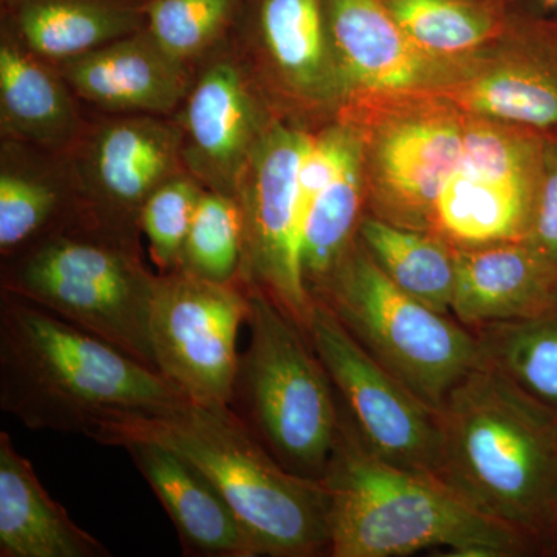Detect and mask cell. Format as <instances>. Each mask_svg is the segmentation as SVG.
<instances>
[{"mask_svg": "<svg viewBox=\"0 0 557 557\" xmlns=\"http://www.w3.org/2000/svg\"><path fill=\"white\" fill-rule=\"evenodd\" d=\"M188 401L159 370L0 292V409L30 431L90 437L113 418L160 416Z\"/></svg>", "mask_w": 557, "mask_h": 557, "instance_id": "1", "label": "cell"}, {"mask_svg": "<svg viewBox=\"0 0 557 557\" xmlns=\"http://www.w3.org/2000/svg\"><path fill=\"white\" fill-rule=\"evenodd\" d=\"M341 405V403H339ZM330 557H403L445 548L448 556L520 557L541 552L491 518L445 480L373 456L341 408L324 479Z\"/></svg>", "mask_w": 557, "mask_h": 557, "instance_id": "2", "label": "cell"}, {"mask_svg": "<svg viewBox=\"0 0 557 557\" xmlns=\"http://www.w3.org/2000/svg\"><path fill=\"white\" fill-rule=\"evenodd\" d=\"M438 413L440 478L541 553L556 552L557 418L480 362Z\"/></svg>", "mask_w": 557, "mask_h": 557, "instance_id": "3", "label": "cell"}, {"mask_svg": "<svg viewBox=\"0 0 557 557\" xmlns=\"http://www.w3.org/2000/svg\"><path fill=\"white\" fill-rule=\"evenodd\" d=\"M89 438L116 448L159 443L188 458L225 497L260 556H329L324 483L282 467L230 406L188 401L160 416L113 418Z\"/></svg>", "mask_w": 557, "mask_h": 557, "instance_id": "4", "label": "cell"}, {"mask_svg": "<svg viewBox=\"0 0 557 557\" xmlns=\"http://www.w3.org/2000/svg\"><path fill=\"white\" fill-rule=\"evenodd\" d=\"M157 276L143 262L141 245L73 223L2 259L0 292L30 300L156 369L150 311Z\"/></svg>", "mask_w": 557, "mask_h": 557, "instance_id": "5", "label": "cell"}, {"mask_svg": "<svg viewBox=\"0 0 557 557\" xmlns=\"http://www.w3.org/2000/svg\"><path fill=\"white\" fill-rule=\"evenodd\" d=\"M248 300L230 408L287 471L322 480L338 442V395L302 329L260 289L248 287Z\"/></svg>", "mask_w": 557, "mask_h": 557, "instance_id": "6", "label": "cell"}, {"mask_svg": "<svg viewBox=\"0 0 557 557\" xmlns=\"http://www.w3.org/2000/svg\"><path fill=\"white\" fill-rule=\"evenodd\" d=\"M311 298L322 300L347 332L392 375L435 410L480 362L479 339L453 314L403 292L361 240L344 252Z\"/></svg>", "mask_w": 557, "mask_h": 557, "instance_id": "7", "label": "cell"}, {"mask_svg": "<svg viewBox=\"0 0 557 557\" xmlns=\"http://www.w3.org/2000/svg\"><path fill=\"white\" fill-rule=\"evenodd\" d=\"M545 132L467 113L463 149L435 201L431 233L456 249L525 240Z\"/></svg>", "mask_w": 557, "mask_h": 557, "instance_id": "8", "label": "cell"}, {"mask_svg": "<svg viewBox=\"0 0 557 557\" xmlns=\"http://www.w3.org/2000/svg\"><path fill=\"white\" fill-rule=\"evenodd\" d=\"M306 335L366 448L395 467L440 478L443 435L438 410L383 368L317 298Z\"/></svg>", "mask_w": 557, "mask_h": 557, "instance_id": "9", "label": "cell"}, {"mask_svg": "<svg viewBox=\"0 0 557 557\" xmlns=\"http://www.w3.org/2000/svg\"><path fill=\"white\" fill-rule=\"evenodd\" d=\"M248 311L239 277L218 284L182 269L159 273L150 311L156 369L190 401L230 406Z\"/></svg>", "mask_w": 557, "mask_h": 557, "instance_id": "10", "label": "cell"}, {"mask_svg": "<svg viewBox=\"0 0 557 557\" xmlns=\"http://www.w3.org/2000/svg\"><path fill=\"white\" fill-rule=\"evenodd\" d=\"M78 194L76 223L139 244L143 207L168 180L188 171L172 116L106 115L69 150Z\"/></svg>", "mask_w": 557, "mask_h": 557, "instance_id": "11", "label": "cell"}, {"mask_svg": "<svg viewBox=\"0 0 557 557\" xmlns=\"http://www.w3.org/2000/svg\"><path fill=\"white\" fill-rule=\"evenodd\" d=\"M311 135L298 124L274 121L237 193L244 219L239 278L265 293L304 333L313 298L299 260L298 172Z\"/></svg>", "mask_w": 557, "mask_h": 557, "instance_id": "12", "label": "cell"}, {"mask_svg": "<svg viewBox=\"0 0 557 557\" xmlns=\"http://www.w3.org/2000/svg\"><path fill=\"white\" fill-rule=\"evenodd\" d=\"M364 138L366 188L373 215L431 231L440 190L461 156L467 113L454 104L394 108L350 121Z\"/></svg>", "mask_w": 557, "mask_h": 557, "instance_id": "13", "label": "cell"}, {"mask_svg": "<svg viewBox=\"0 0 557 557\" xmlns=\"http://www.w3.org/2000/svg\"><path fill=\"white\" fill-rule=\"evenodd\" d=\"M231 44L277 119L339 113L322 0H247Z\"/></svg>", "mask_w": 557, "mask_h": 557, "instance_id": "14", "label": "cell"}, {"mask_svg": "<svg viewBox=\"0 0 557 557\" xmlns=\"http://www.w3.org/2000/svg\"><path fill=\"white\" fill-rule=\"evenodd\" d=\"M172 119L182 132L186 170L205 188L237 197L249 161L277 116L230 42L196 69Z\"/></svg>", "mask_w": 557, "mask_h": 557, "instance_id": "15", "label": "cell"}, {"mask_svg": "<svg viewBox=\"0 0 557 557\" xmlns=\"http://www.w3.org/2000/svg\"><path fill=\"white\" fill-rule=\"evenodd\" d=\"M338 72V119L379 98L435 97L469 69L442 60L408 38L383 0H322Z\"/></svg>", "mask_w": 557, "mask_h": 557, "instance_id": "16", "label": "cell"}, {"mask_svg": "<svg viewBox=\"0 0 557 557\" xmlns=\"http://www.w3.org/2000/svg\"><path fill=\"white\" fill-rule=\"evenodd\" d=\"M54 65L75 97L104 115L174 116L194 78L148 28Z\"/></svg>", "mask_w": 557, "mask_h": 557, "instance_id": "17", "label": "cell"}, {"mask_svg": "<svg viewBox=\"0 0 557 557\" xmlns=\"http://www.w3.org/2000/svg\"><path fill=\"white\" fill-rule=\"evenodd\" d=\"M557 310V270L522 242L456 249L453 317L468 329Z\"/></svg>", "mask_w": 557, "mask_h": 557, "instance_id": "18", "label": "cell"}, {"mask_svg": "<svg viewBox=\"0 0 557 557\" xmlns=\"http://www.w3.org/2000/svg\"><path fill=\"white\" fill-rule=\"evenodd\" d=\"M123 449L174 523L183 555L260 556L225 497L193 461L159 443L131 442Z\"/></svg>", "mask_w": 557, "mask_h": 557, "instance_id": "19", "label": "cell"}, {"mask_svg": "<svg viewBox=\"0 0 557 557\" xmlns=\"http://www.w3.org/2000/svg\"><path fill=\"white\" fill-rule=\"evenodd\" d=\"M468 115L548 131L557 127V28L534 25L507 62L469 69L440 91Z\"/></svg>", "mask_w": 557, "mask_h": 557, "instance_id": "20", "label": "cell"}, {"mask_svg": "<svg viewBox=\"0 0 557 557\" xmlns=\"http://www.w3.org/2000/svg\"><path fill=\"white\" fill-rule=\"evenodd\" d=\"M89 119L53 62L2 28L0 38V132L2 139L67 153Z\"/></svg>", "mask_w": 557, "mask_h": 557, "instance_id": "21", "label": "cell"}, {"mask_svg": "<svg viewBox=\"0 0 557 557\" xmlns=\"http://www.w3.org/2000/svg\"><path fill=\"white\" fill-rule=\"evenodd\" d=\"M79 205L69 153L2 139L0 256L11 258L73 225Z\"/></svg>", "mask_w": 557, "mask_h": 557, "instance_id": "22", "label": "cell"}, {"mask_svg": "<svg viewBox=\"0 0 557 557\" xmlns=\"http://www.w3.org/2000/svg\"><path fill=\"white\" fill-rule=\"evenodd\" d=\"M110 556L51 498L9 432H0V557Z\"/></svg>", "mask_w": 557, "mask_h": 557, "instance_id": "23", "label": "cell"}, {"mask_svg": "<svg viewBox=\"0 0 557 557\" xmlns=\"http://www.w3.org/2000/svg\"><path fill=\"white\" fill-rule=\"evenodd\" d=\"M5 7L3 28L53 64L148 25L146 0H5Z\"/></svg>", "mask_w": 557, "mask_h": 557, "instance_id": "24", "label": "cell"}, {"mask_svg": "<svg viewBox=\"0 0 557 557\" xmlns=\"http://www.w3.org/2000/svg\"><path fill=\"white\" fill-rule=\"evenodd\" d=\"M358 239L370 258L403 292L440 313L453 314L456 248L431 231L403 228L366 215Z\"/></svg>", "mask_w": 557, "mask_h": 557, "instance_id": "25", "label": "cell"}, {"mask_svg": "<svg viewBox=\"0 0 557 557\" xmlns=\"http://www.w3.org/2000/svg\"><path fill=\"white\" fill-rule=\"evenodd\" d=\"M472 332L479 339L480 364L557 418V310Z\"/></svg>", "mask_w": 557, "mask_h": 557, "instance_id": "26", "label": "cell"}, {"mask_svg": "<svg viewBox=\"0 0 557 557\" xmlns=\"http://www.w3.org/2000/svg\"><path fill=\"white\" fill-rule=\"evenodd\" d=\"M366 199L364 138L361 137L336 177L319 194L304 223L299 260L309 293L332 273L357 239Z\"/></svg>", "mask_w": 557, "mask_h": 557, "instance_id": "27", "label": "cell"}, {"mask_svg": "<svg viewBox=\"0 0 557 557\" xmlns=\"http://www.w3.org/2000/svg\"><path fill=\"white\" fill-rule=\"evenodd\" d=\"M247 0H146L148 28L175 60L196 72L228 46Z\"/></svg>", "mask_w": 557, "mask_h": 557, "instance_id": "28", "label": "cell"}, {"mask_svg": "<svg viewBox=\"0 0 557 557\" xmlns=\"http://www.w3.org/2000/svg\"><path fill=\"white\" fill-rule=\"evenodd\" d=\"M401 30L435 58L467 61L497 32L493 14L469 0H383Z\"/></svg>", "mask_w": 557, "mask_h": 557, "instance_id": "29", "label": "cell"}, {"mask_svg": "<svg viewBox=\"0 0 557 557\" xmlns=\"http://www.w3.org/2000/svg\"><path fill=\"white\" fill-rule=\"evenodd\" d=\"M244 219L237 197L205 189L182 249L178 269L228 284L239 277Z\"/></svg>", "mask_w": 557, "mask_h": 557, "instance_id": "30", "label": "cell"}, {"mask_svg": "<svg viewBox=\"0 0 557 557\" xmlns=\"http://www.w3.org/2000/svg\"><path fill=\"white\" fill-rule=\"evenodd\" d=\"M205 186L190 172L175 175L153 190L139 215V230L149 242L160 274L178 269L183 245Z\"/></svg>", "mask_w": 557, "mask_h": 557, "instance_id": "31", "label": "cell"}, {"mask_svg": "<svg viewBox=\"0 0 557 557\" xmlns=\"http://www.w3.org/2000/svg\"><path fill=\"white\" fill-rule=\"evenodd\" d=\"M525 242L557 270V127L545 132L541 180Z\"/></svg>", "mask_w": 557, "mask_h": 557, "instance_id": "32", "label": "cell"}, {"mask_svg": "<svg viewBox=\"0 0 557 557\" xmlns=\"http://www.w3.org/2000/svg\"><path fill=\"white\" fill-rule=\"evenodd\" d=\"M541 2L549 7V9H557V0H541Z\"/></svg>", "mask_w": 557, "mask_h": 557, "instance_id": "33", "label": "cell"}, {"mask_svg": "<svg viewBox=\"0 0 557 557\" xmlns=\"http://www.w3.org/2000/svg\"><path fill=\"white\" fill-rule=\"evenodd\" d=\"M555 544H556V552H557V504H556V518H555Z\"/></svg>", "mask_w": 557, "mask_h": 557, "instance_id": "34", "label": "cell"}]
</instances>
